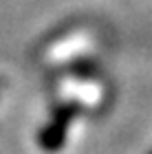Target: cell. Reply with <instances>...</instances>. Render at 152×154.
<instances>
[{
  "label": "cell",
  "instance_id": "6da1fadb",
  "mask_svg": "<svg viewBox=\"0 0 152 154\" xmlns=\"http://www.w3.org/2000/svg\"><path fill=\"white\" fill-rule=\"evenodd\" d=\"M79 115V106L77 103H60L57 108L53 110V115L49 119V123L40 130L38 134V145L40 150L46 154H55L64 148L68 128H71L73 119Z\"/></svg>",
  "mask_w": 152,
  "mask_h": 154
},
{
  "label": "cell",
  "instance_id": "7a4b0ae2",
  "mask_svg": "<svg viewBox=\"0 0 152 154\" xmlns=\"http://www.w3.org/2000/svg\"><path fill=\"white\" fill-rule=\"evenodd\" d=\"M68 73L71 75H75V77H99V73H101V68L95 64V62H91V60H82V62H75L73 66H68Z\"/></svg>",
  "mask_w": 152,
  "mask_h": 154
},
{
  "label": "cell",
  "instance_id": "3957f363",
  "mask_svg": "<svg viewBox=\"0 0 152 154\" xmlns=\"http://www.w3.org/2000/svg\"><path fill=\"white\" fill-rule=\"evenodd\" d=\"M150 154H152V152H150Z\"/></svg>",
  "mask_w": 152,
  "mask_h": 154
}]
</instances>
